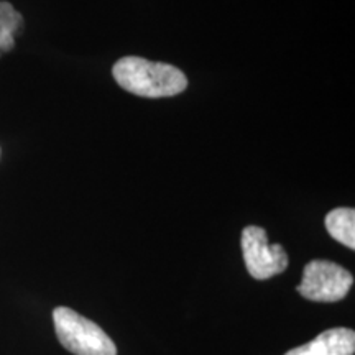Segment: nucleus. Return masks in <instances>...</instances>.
Wrapping results in <instances>:
<instances>
[{
  "label": "nucleus",
  "mask_w": 355,
  "mask_h": 355,
  "mask_svg": "<svg viewBox=\"0 0 355 355\" xmlns=\"http://www.w3.org/2000/svg\"><path fill=\"white\" fill-rule=\"evenodd\" d=\"M112 76L123 91L150 99L178 96L188 87V78L176 66L139 56L121 58L114 64Z\"/></svg>",
  "instance_id": "obj_1"
},
{
  "label": "nucleus",
  "mask_w": 355,
  "mask_h": 355,
  "mask_svg": "<svg viewBox=\"0 0 355 355\" xmlns=\"http://www.w3.org/2000/svg\"><path fill=\"white\" fill-rule=\"evenodd\" d=\"M53 322L60 343L74 355H117V347L102 327L76 311L56 308Z\"/></svg>",
  "instance_id": "obj_2"
},
{
  "label": "nucleus",
  "mask_w": 355,
  "mask_h": 355,
  "mask_svg": "<svg viewBox=\"0 0 355 355\" xmlns=\"http://www.w3.org/2000/svg\"><path fill=\"white\" fill-rule=\"evenodd\" d=\"M354 277L344 266L329 260H313L304 266L298 293L316 303H336L347 296Z\"/></svg>",
  "instance_id": "obj_3"
},
{
  "label": "nucleus",
  "mask_w": 355,
  "mask_h": 355,
  "mask_svg": "<svg viewBox=\"0 0 355 355\" xmlns=\"http://www.w3.org/2000/svg\"><path fill=\"white\" fill-rule=\"evenodd\" d=\"M242 255L247 272L255 279H268L283 273L288 266V255L283 245L270 243L265 229L248 225L242 230Z\"/></svg>",
  "instance_id": "obj_4"
},
{
  "label": "nucleus",
  "mask_w": 355,
  "mask_h": 355,
  "mask_svg": "<svg viewBox=\"0 0 355 355\" xmlns=\"http://www.w3.org/2000/svg\"><path fill=\"white\" fill-rule=\"evenodd\" d=\"M354 352L355 332L347 327H332L285 355H354Z\"/></svg>",
  "instance_id": "obj_5"
},
{
  "label": "nucleus",
  "mask_w": 355,
  "mask_h": 355,
  "mask_svg": "<svg viewBox=\"0 0 355 355\" xmlns=\"http://www.w3.org/2000/svg\"><path fill=\"white\" fill-rule=\"evenodd\" d=\"M326 229L334 241L355 248V211L352 207H337L326 216Z\"/></svg>",
  "instance_id": "obj_6"
},
{
  "label": "nucleus",
  "mask_w": 355,
  "mask_h": 355,
  "mask_svg": "<svg viewBox=\"0 0 355 355\" xmlns=\"http://www.w3.org/2000/svg\"><path fill=\"white\" fill-rule=\"evenodd\" d=\"M24 19L12 3L0 2V51H12L15 46V35L21 30Z\"/></svg>",
  "instance_id": "obj_7"
},
{
  "label": "nucleus",
  "mask_w": 355,
  "mask_h": 355,
  "mask_svg": "<svg viewBox=\"0 0 355 355\" xmlns=\"http://www.w3.org/2000/svg\"><path fill=\"white\" fill-rule=\"evenodd\" d=\"M0 55H2V51H0Z\"/></svg>",
  "instance_id": "obj_8"
}]
</instances>
